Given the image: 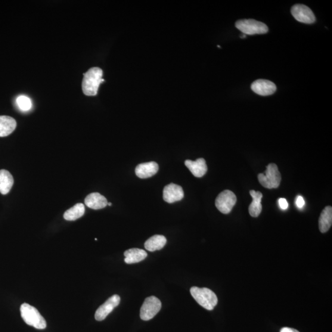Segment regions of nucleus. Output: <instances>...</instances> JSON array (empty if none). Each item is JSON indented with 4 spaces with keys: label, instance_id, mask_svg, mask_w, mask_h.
Wrapping results in <instances>:
<instances>
[{
    "label": "nucleus",
    "instance_id": "f03ea898",
    "mask_svg": "<svg viewBox=\"0 0 332 332\" xmlns=\"http://www.w3.org/2000/svg\"><path fill=\"white\" fill-rule=\"evenodd\" d=\"M21 313L22 318L27 325L40 330L46 327L47 324L45 318L35 307L24 303L21 306Z\"/></svg>",
    "mask_w": 332,
    "mask_h": 332
},
{
    "label": "nucleus",
    "instance_id": "ddd939ff",
    "mask_svg": "<svg viewBox=\"0 0 332 332\" xmlns=\"http://www.w3.org/2000/svg\"><path fill=\"white\" fill-rule=\"evenodd\" d=\"M185 164L187 167V168L190 170L192 174L196 177V178H202V177L206 174L207 171L206 161L203 158H199V159L195 161L186 160Z\"/></svg>",
    "mask_w": 332,
    "mask_h": 332
},
{
    "label": "nucleus",
    "instance_id": "6ab92c4d",
    "mask_svg": "<svg viewBox=\"0 0 332 332\" xmlns=\"http://www.w3.org/2000/svg\"><path fill=\"white\" fill-rule=\"evenodd\" d=\"M167 243V240L163 235H154L145 243V248L150 252L162 249Z\"/></svg>",
    "mask_w": 332,
    "mask_h": 332
},
{
    "label": "nucleus",
    "instance_id": "412c9836",
    "mask_svg": "<svg viewBox=\"0 0 332 332\" xmlns=\"http://www.w3.org/2000/svg\"><path fill=\"white\" fill-rule=\"evenodd\" d=\"M85 212V205L82 203H77L66 211L64 214V218L68 221H74V220L83 217Z\"/></svg>",
    "mask_w": 332,
    "mask_h": 332
},
{
    "label": "nucleus",
    "instance_id": "dca6fc26",
    "mask_svg": "<svg viewBox=\"0 0 332 332\" xmlns=\"http://www.w3.org/2000/svg\"><path fill=\"white\" fill-rule=\"evenodd\" d=\"M124 256L125 257V262L127 264H133L143 261L147 258L148 254L144 250L133 248L125 251Z\"/></svg>",
    "mask_w": 332,
    "mask_h": 332
},
{
    "label": "nucleus",
    "instance_id": "a878e982",
    "mask_svg": "<svg viewBox=\"0 0 332 332\" xmlns=\"http://www.w3.org/2000/svg\"><path fill=\"white\" fill-rule=\"evenodd\" d=\"M246 35H244V34H243V35H241V38H246Z\"/></svg>",
    "mask_w": 332,
    "mask_h": 332
},
{
    "label": "nucleus",
    "instance_id": "2eb2a0df",
    "mask_svg": "<svg viewBox=\"0 0 332 332\" xmlns=\"http://www.w3.org/2000/svg\"><path fill=\"white\" fill-rule=\"evenodd\" d=\"M17 123L13 118L0 116V136H8L16 128Z\"/></svg>",
    "mask_w": 332,
    "mask_h": 332
},
{
    "label": "nucleus",
    "instance_id": "f3484780",
    "mask_svg": "<svg viewBox=\"0 0 332 332\" xmlns=\"http://www.w3.org/2000/svg\"><path fill=\"white\" fill-rule=\"evenodd\" d=\"M250 194L253 199L249 208L250 215L253 217H259L262 210L261 201L263 194L261 192L254 190H250Z\"/></svg>",
    "mask_w": 332,
    "mask_h": 332
},
{
    "label": "nucleus",
    "instance_id": "f257e3e1",
    "mask_svg": "<svg viewBox=\"0 0 332 332\" xmlns=\"http://www.w3.org/2000/svg\"><path fill=\"white\" fill-rule=\"evenodd\" d=\"M103 71L99 67H93L84 73L82 89L87 96H95L97 94L99 86L104 82L102 79Z\"/></svg>",
    "mask_w": 332,
    "mask_h": 332
},
{
    "label": "nucleus",
    "instance_id": "7ed1b4c3",
    "mask_svg": "<svg viewBox=\"0 0 332 332\" xmlns=\"http://www.w3.org/2000/svg\"><path fill=\"white\" fill-rule=\"evenodd\" d=\"M190 293L200 305L209 311L213 309L218 303L216 294L209 288L193 287L191 288Z\"/></svg>",
    "mask_w": 332,
    "mask_h": 332
},
{
    "label": "nucleus",
    "instance_id": "6e6552de",
    "mask_svg": "<svg viewBox=\"0 0 332 332\" xmlns=\"http://www.w3.org/2000/svg\"><path fill=\"white\" fill-rule=\"evenodd\" d=\"M291 14L297 21L304 24H313L316 17L311 9L304 5H294L291 9Z\"/></svg>",
    "mask_w": 332,
    "mask_h": 332
},
{
    "label": "nucleus",
    "instance_id": "5701e85b",
    "mask_svg": "<svg viewBox=\"0 0 332 332\" xmlns=\"http://www.w3.org/2000/svg\"><path fill=\"white\" fill-rule=\"evenodd\" d=\"M279 204L282 210H286L288 206L287 201L284 198H280L279 200Z\"/></svg>",
    "mask_w": 332,
    "mask_h": 332
},
{
    "label": "nucleus",
    "instance_id": "423d86ee",
    "mask_svg": "<svg viewBox=\"0 0 332 332\" xmlns=\"http://www.w3.org/2000/svg\"><path fill=\"white\" fill-rule=\"evenodd\" d=\"M162 307L161 301L156 297L147 298L141 307L140 316L143 321L151 320L160 311Z\"/></svg>",
    "mask_w": 332,
    "mask_h": 332
},
{
    "label": "nucleus",
    "instance_id": "b1692460",
    "mask_svg": "<svg viewBox=\"0 0 332 332\" xmlns=\"http://www.w3.org/2000/svg\"><path fill=\"white\" fill-rule=\"evenodd\" d=\"M305 200L302 197H298L296 200L297 206L299 208H302L305 205Z\"/></svg>",
    "mask_w": 332,
    "mask_h": 332
},
{
    "label": "nucleus",
    "instance_id": "9b49d317",
    "mask_svg": "<svg viewBox=\"0 0 332 332\" xmlns=\"http://www.w3.org/2000/svg\"><path fill=\"white\" fill-rule=\"evenodd\" d=\"M251 89L257 94L262 96L271 95L277 89L275 83L266 80L255 81L251 85Z\"/></svg>",
    "mask_w": 332,
    "mask_h": 332
},
{
    "label": "nucleus",
    "instance_id": "aec40b11",
    "mask_svg": "<svg viewBox=\"0 0 332 332\" xmlns=\"http://www.w3.org/2000/svg\"><path fill=\"white\" fill-rule=\"evenodd\" d=\"M332 224V208L327 206L322 210L320 218L319 220V229L322 233L326 232L331 227Z\"/></svg>",
    "mask_w": 332,
    "mask_h": 332
},
{
    "label": "nucleus",
    "instance_id": "393cba45",
    "mask_svg": "<svg viewBox=\"0 0 332 332\" xmlns=\"http://www.w3.org/2000/svg\"><path fill=\"white\" fill-rule=\"evenodd\" d=\"M280 332H300L294 328H288V327H284L282 328Z\"/></svg>",
    "mask_w": 332,
    "mask_h": 332
},
{
    "label": "nucleus",
    "instance_id": "f8f14e48",
    "mask_svg": "<svg viewBox=\"0 0 332 332\" xmlns=\"http://www.w3.org/2000/svg\"><path fill=\"white\" fill-rule=\"evenodd\" d=\"M159 166L156 162H149L139 164L135 168V174L141 179L150 178L158 171Z\"/></svg>",
    "mask_w": 332,
    "mask_h": 332
},
{
    "label": "nucleus",
    "instance_id": "20e7f679",
    "mask_svg": "<svg viewBox=\"0 0 332 332\" xmlns=\"http://www.w3.org/2000/svg\"><path fill=\"white\" fill-rule=\"evenodd\" d=\"M259 181L263 187L268 189L277 188L281 181V173L275 164H269L265 173H259Z\"/></svg>",
    "mask_w": 332,
    "mask_h": 332
},
{
    "label": "nucleus",
    "instance_id": "9d476101",
    "mask_svg": "<svg viewBox=\"0 0 332 332\" xmlns=\"http://www.w3.org/2000/svg\"><path fill=\"white\" fill-rule=\"evenodd\" d=\"M184 197V192L181 186L170 184L164 188L163 199L167 203H173L181 201Z\"/></svg>",
    "mask_w": 332,
    "mask_h": 332
},
{
    "label": "nucleus",
    "instance_id": "4468645a",
    "mask_svg": "<svg viewBox=\"0 0 332 332\" xmlns=\"http://www.w3.org/2000/svg\"><path fill=\"white\" fill-rule=\"evenodd\" d=\"M85 203L86 206L92 209L99 210L106 207L108 201L103 195L99 193H92L88 195V197L85 198Z\"/></svg>",
    "mask_w": 332,
    "mask_h": 332
},
{
    "label": "nucleus",
    "instance_id": "39448f33",
    "mask_svg": "<svg viewBox=\"0 0 332 332\" xmlns=\"http://www.w3.org/2000/svg\"><path fill=\"white\" fill-rule=\"evenodd\" d=\"M236 27L246 35L265 34L268 32V28L266 24L253 19L238 21L236 23Z\"/></svg>",
    "mask_w": 332,
    "mask_h": 332
},
{
    "label": "nucleus",
    "instance_id": "1a4fd4ad",
    "mask_svg": "<svg viewBox=\"0 0 332 332\" xmlns=\"http://www.w3.org/2000/svg\"><path fill=\"white\" fill-rule=\"evenodd\" d=\"M121 299L118 295H114L102 305L95 312V319L97 321H104L113 309L119 305Z\"/></svg>",
    "mask_w": 332,
    "mask_h": 332
},
{
    "label": "nucleus",
    "instance_id": "0eeeda50",
    "mask_svg": "<svg viewBox=\"0 0 332 332\" xmlns=\"http://www.w3.org/2000/svg\"><path fill=\"white\" fill-rule=\"evenodd\" d=\"M237 201V198L233 192L226 190L217 197L216 206L220 212L228 214L231 212Z\"/></svg>",
    "mask_w": 332,
    "mask_h": 332
},
{
    "label": "nucleus",
    "instance_id": "a211bd4d",
    "mask_svg": "<svg viewBox=\"0 0 332 332\" xmlns=\"http://www.w3.org/2000/svg\"><path fill=\"white\" fill-rule=\"evenodd\" d=\"M13 184V177L10 172L6 170H0V193L3 195L8 194Z\"/></svg>",
    "mask_w": 332,
    "mask_h": 332
},
{
    "label": "nucleus",
    "instance_id": "bb28decb",
    "mask_svg": "<svg viewBox=\"0 0 332 332\" xmlns=\"http://www.w3.org/2000/svg\"><path fill=\"white\" fill-rule=\"evenodd\" d=\"M107 205H108V206H111V205H112V204H111V203H108Z\"/></svg>",
    "mask_w": 332,
    "mask_h": 332
},
{
    "label": "nucleus",
    "instance_id": "4be33fe9",
    "mask_svg": "<svg viewBox=\"0 0 332 332\" xmlns=\"http://www.w3.org/2000/svg\"><path fill=\"white\" fill-rule=\"evenodd\" d=\"M16 103L21 110L27 111L32 108V103L30 99L26 95H20L16 99Z\"/></svg>",
    "mask_w": 332,
    "mask_h": 332
}]
</instances>
